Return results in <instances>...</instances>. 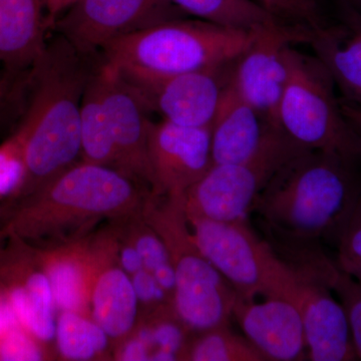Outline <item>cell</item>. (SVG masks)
<instances>
[{
    "label": "cell",
    "mask_w": 361,
    "mask_h": 361,
    "mask_svg": "<svg viewBox=\"0 0 361 361\" xmlns=\"http://www.w3.org/2000/svg\"><path fill=\"white\" fill-rule=\"evenodd\" d=\"M361 262V193L338 237L337 264Z\"/></svg>",
    "instance_id": "obj_29"
},
{
    "label": "cell",
    "mask_w": 361,
    "mask_h": 361,
    "mask_svg": "<svg viewBox=\"0 0 361 361\" xmlns=\"http://www.w3.org/2000/svg\"><path fill=\"white\" fill-rule=\"evenodd\" d=\"M270 13L283 21L316 28L322 26L314 0H257Z\"/></svg>",
    "instance_id": "obj_28"
},
{
    "label": "cell",
    "mask_w": 361,
    "mask_h": 361,
    "mask_svg": "<svg viewBox=\"0 0 361 361\" xmlns=\"http://www.w3.org/2000/svg\"><path fill=\"white\" fill-rule=\"evenodd\" d=\"M99 71L104 106L115 140L118 170L154 194L148 156L149 110L134 87L116 68L103 61Z\"/></svg>",
    "instance_id": "obj_14"
},
{
    "label": "cell",
    "mask_w": 361,
    "mask_h": 361,
    "mask_svg": "<svg viewBox=\"0 0 361 361\" xmlns=\"http://www.w3.org/2000/svg\"><path fill=\"white\" fill-rule=\"evenodd\" d=\"M188 221L202 253L238 296L255 300L257 296L271 295L283 260L258 238L247 221Z\"/></svg>",
    "instance_id": "obj_9"
},
{
    "label": "cell",
    "mask_w": 361,
    "mask_h": 361,
    "mask_svg": "<svg viewBox=\"0 0 361 361\" xmlns=\"http://www.w3.org/2000/svg\"><path fill=\"white\" fill-rule=\"evenodd\" d=\"M338 266L342 270L348 273L350 276L355 278L356 281L361 285V262L348 263V264Z\"/></svg>",
    "instance_id": "obj_39"
},
{
    "label": "cell",
    "mask_w": 361,
    "mask_h": 361,
    "mask_svg": "<svg viewBox=\"0 0 361 361\" xmlns=\"http://www.w3.org/2000/svg\"><path fill=\"white\" fill-rule=\"evenodd\" d=\"M183 16L169 0H78L52 28L89 58L130 33Z\"/></svg>",
    "instance_id": "obj_11"
},
{
    "label": "cell",
    "mask_w": 361,
    "mask_h": 361,
    "mask_svg": "<svg viewBox=\"0 0 361 361\" xmlns=\"http://www.w3.org/2000/svg\"><path fill=\"white\" fill-rule=\"evenodd\" d=\"M348 25L361 30V13H351L348 18Z\"/></svg>",
    "instance_id": "obj_40"
},
{
    "label": "cell",
    "mask_w": 361,
    "mask_h": 361,
    "mask_svg": "<svg viewBox=\"0 0 361 361\" xmlns=\"http://www.w3.org/2000/svg\"><path fill=\"white\" fill-rule=\"evenodd\" d=\"M25 178V165L20 149L11 157L0 172V196L11 194Z\"/></svg>",
    "instance_id": "obj_32"
},
{
    "label": "cell",
    "mask_w": 361,
    "mask_h": 361,
    "mask_svg": "<svg viewBox=\"0 0 361 361\" xmlns=\"http://www.w3.org/2000/svg\"><path fill=\"white\" fill-rule=\"evenodd\" d=\"M80 130L82 161L118 170L115 140L104 106L99 68L92 71L82 94Z\"/></svg>",
    "instance_id": "obj_21"
},
{
    "label": "cell",
    "mask_w": 361,
    "mask_h": 361,
    "mask_svg": "<svg viewBox=\"0 0 361 361\" xmlns=\"http://www.w3.org/2000/svg\"><path fill=\"white\" fill-rule=\"evenodd\" d=\"M297 261L295 264L283 260L270 296L283 297L295 306L305 331L307 360H357L345 311L322 270L310 258Z\"/></svg>",
    "instance_id": "obj_7"
},
{
    "label": "cell",
    "mask_w": 361,
    "mask_h": 361,
    "mask_svg": "<svg viewBox=\"0 0 361 361\" xmlns=\"http://www.w3.org/2000/svg\"><path fill=\"white\" fill-rule=\"evenodd\" d=\"M145 219L167 246L175 272L173 308L192 334L230 325L237 293L194 238L183 195L151 196Z\"/></svg>",
    "instance_id": "obj_5"
},
{
    "label": "cell",
    "mask_w": 361,
    "mask_h": 361,
    "mask_svg": "<svg viewBox=\"0 0 361 361\" xmlns=\"http://www.w3.org/2000/svg\"><path fill=\"white\" fill-rule=\"evenodd\" d=\"M116 357L123 361L151 360L146 344L133 334L121 341L120 348L116 351Z\"/></svg>",
    "instance_id": "obj_34"
},
{
    "label": "cell",
    "mask_w": 361,
    "mask_h": 361,
    "mask_svg": "<svg viewBox=\"0 0 361 361\" xmlns=\"http://www.w3.org/2000/svg\"><path fill=\"white\" fill-rule=\"evenodd\" d=\"M116 261L130 276L145 268L141 255L128 239L116 245Z\"/></svg>",
    "instance_id": "obj_33"
},
{
    "label": "cell",
    "mask_w": 361,
    "mask_h": 361,
    "mask_svg": "<svg viewBox=\"0 0 361 361\" xmlns=\"http://www.w3.org/2000/svg\"><path fill=\"white\" fill-rule=\"evenodd\" d=\"M152 195L116 169L78 161L42 185L32 220L56 248L80 241L99 221L142 215Z\"/></svg>",
    "instance_id": "obj_3"
},
{
    "label": "cell",
    "mask_w": 361,
    "mask_h": 361,
    "mask_svg": "<svg viewBox=\"0 0 361 361\" xmlns=\"http://www.w3.org/2000/svg\"><path fill=\"white\" fill-rule=\"evenodd\" d=\"M135 295L139 301L140 310L144 311L145 314L164 307L172 305L170 297L148 270L142 269L130 276Z\"/></svg>",
    "instance_id": "obj_30"
},
{
    "label": "cell",
    "mask_w": 361,
    "mask_h": 361,
    "mask_svg": "<svg viewBox=\"0 0 361 361\" xmlns=\"http://www.w3.org/2000/svg\"><path fill=\"white\" fill-rule=\"evenodd\" d=\"M42 357L39 344L20 329L0 339V360L37 361Z\"/></svg>",
    "instance_id": "obj_31"
},
{
    "label": "cell",
    "mask_w": 361,
    "mask_h": 361,
    "mask_svg": "<svg viewBox=\"0 0 361 361\" xmlns=\"http://www.w3.org/2000/svg\"><path fill=\"white\" fill-rule=\"evenodd\" d=\"M127 239L132 242L141 255L145 269L153 274L157 282L170 297L173 304L175 272L171 262L170 254L165 242L147 222L142 214L137 218V222L130 226Z\"/></svg>",
    "instance_id": "obj_26"
},
{
    "label": "cell",
    "mask_w": 361,
    "mask_h": 361,
    "mask_svg": "<svg viewBox=\"0 0 361 361\" xmlns=\"http://www.w3.org/2000/svg\"><path fill=\"white\" fill-rule=\"evenodd\" d=\"M256 30L177 18L115 40L104 49V63L123 75H168L221 68L246 51Z\"/></svg>",
    "instance_id": "obj_4"
},
{
    "label": "cell",
    "mask_w": 361,
    "mask_h": 361,
    "mask_svg": "<svg viewBox=\"0 0 361 361\" xmlns=\"http://www.w3.org/2000/svg\"><path fill=\"white\" fill-rule=\"evenodd\" d=\"M77 1L78 0H45L47 28L52 27L59 16Z\"/></svg>",
    "instance_id": "obj_36"
},
{
    "label": "cell",
    "mask_w": 361,
    "mask_h": 361,
    "mask_svg": "<svg viewBox=\"0 0 361 361\" xmlns=\"http://www.w3.org/2000/svg\"><path fill=\"white\" fill-rule=\"evenodd\" d=\"M198 20L240 30H255L281 20L253 0H169Z\"/></svg>",
    "instance_id": "obj_23"
},
{
    "label": "cell",
    "mask_w": 361,
    "mask_h": 361,
    "mask_svg": "<svg viewBox=\"0 0 361 361\" xmlns=\"http://www.w3.org/2000/svg\"><path fill=\"white\" fill-rule=\"evenodd\" d=\"M343 110L348 120L350 121L353 127L355 128L358 137H360V157H361V111L353 108V106L343 108Z\"/></svg>",
    "instance_id": "obj_38"
},
{
    "label": "cell",
    "mask_w": 361,
    "mask_h": 361,
    "mask_svg": "<svg viewBox=\"0 0 361 361\" xmlns=\"http://www.w3.org/2000/svg\"><path fill=\"white\" fill-rule=\"evenodd\" d=\"M312 30L274 21L258 28L250 45L233 63L230 85L277 129L278 106L290 73L292 44L310 42Z\"/></svg>",
    "instance_id": "obj_10"
},
{
    "label": "cell",
    "mask_w": 361,
    "mask_h": 361,
    "mask_svg": "<svg viewBox=\"0 0 361 361\" xmlns=\"http://www.w3.org/2000/svg\"><path fill=\"white\" fill-rule=\"evenodd\" d=\"M310 44L334 84L361 111V30L322 25L313 28Z\"/></svg>",
    "instance_id": "obj_20"
},
{
    "label": "cell",
    "mask_w": 361,
    "mask_h": 361,
    "mask_svg": "<svg viewBox=\"0 0 361 361\" xmlns=\"http://www.w3.org/2000/svg\"><path fill=\"white\" fill-rule=\"evenodd\" d=\"M353 159L301 149L281 166L259 194L253 211L280 238L311 245L339 235L361 193Z\"/></svg>",
    "instance_id": "obj_1"
},
{
    "label": "cell",
    "mask_w": 361,
    "mask_h": 361,
    "mask_svg": "<svg viewBox=\"0 0 361 361\" xmlns=\"http://www.w3.org/2000/svg\"><path fill=\"white\" fill-rule=\"evenodd\" d=\"M9 301L21 327L39 341L49 343L56 337V304L44 271L33 272L23 287H14Z\"/></svg>",
    "instance_id": "obj_22"
},
{
    "label": "cell",
    "mask_w": 361,
    "mask_h": 361,
    "mask_svg": "<svg viewBox=\"0 0 361 361\" xmlns=\"http://www.w3.org/2000/svg\"><path fill=\"white\" fill-rule=\"evenodd\" d=\"M47 28L45 0H0V63L33 68L47 47Z\"/></svg>",
    "instance_id": "obj_19"
},
{
    "label": "cell",
    "mask_w": 361,
    "mask_h": 361,
    "mask_svg": "<svg viewBox=\"0 0 361 361\" xmlns=\"http://www.w3.org/2000/svg\"><path fill=\"white\" fill-rule=\"evenodd\" d=\"M232 65L168 75L118 71L147 109L158 111L164 121L184 127L210 128L229 82Z\"/></svg>",
    "instance_id": "obj_12"
},
{
    "label": "cell",
    "mask_w": 361,
    "mask_h": 361,
    "mask_svg": "<svg viewBox=\"0 0 361 361\" xmlns=\"http://www.w3.org/2000/svg\"><path fill=\"white\" fill-rule=\"evenodd\" d=\"M263 302L237 294L233 318L266 361L307 360L305 331L295 306L281 296L264 297Z\"/></svg>",
    "instance_id": "obj_15"
},
{
    "label": "cell",
    "mask_w": 361,
    "mask_h": 361,
    "mask_svg": "<svg viewBox=\"0 0 361 361\" xmlns=\"http://www.w3.org/2000/svg\"><path fill=\"white\" fill-rule=\"evenodd\" d=\"M61 35L33 66L35 92L16 135L27 176L40 187L80 161V104L92 71Z\"/></svg>",
    "instance_id": "obj_2"
},
{
    "label": "cell",
    "mask_w": 361,
    "mask_h": 361,
    "mask_svg": "<svg viewBox=\"0 0 361 361\" xmlns=\"http://www.w3.org/2000/svg\"><path fill=\"white\" fill-rule=\"evenodd\" d=\"M21 149L20 142L18 141V137H14L13 140L7 142L4 147L0 148V172L11 159V157L16 154L18 149Z\"/></svg>",
    "instance_id": "obj_37"
},
{
    "label": "cell",
    "mask_w": 361,
    "mask_h": 361,
    "mask_svg": "<svg viewBox=\"0 0 361 361\" xmlns=\"http://www.w3.org/2000/svg\"><path fill=\"white\" fill-rule=\"evenodd\" d=\"M180 360L266 361L246 337L234 334L230 325L194 334Z\"/></svg>",
    "instance_id": "obj_25"
},
{
    "label": "cell",
    "mask_w": 361,
    "mask_h": 361,
    "mask_svg": "<svg viewBox=\"0 0 361 361\" xmlns=\"http://www.w3.org/2000/svg\"><path fill=\"white\" fill-rule=\"evenodd\" d=\"M329 266L325 280L345 311L356 358L361 360V285L337 263L331 262Z\"/></svg>",
    "instance_id": "obj_27"
},
{
    "label": "cell",
    "mask_w": 361,
    "mask_h": 361,
    "mask_svg": "<svg viewBox=\"0 0 361 361\" xmlns=\"http://www.w3.org/2000/svg\"><path fill=\"white\" fill-rule=\"evenodd\" d=\"M210 130L214 164L254 160L286 137L240 96L230 82L223 92Z\"/></svg>",
    "instance_id": "obj_16"
},
{
    "label": "cell",
    "mask_w": 361,
    "mask_h": 361,
    "mask_svg": "<svg viewBox=\"0 0 361 361\" xmlns=\"http://www.w3.org/2000/svg\"><path fill=\"white\" fill-rule=\"evenodd\" d=\"M20 325L9 299L0 296V339L14 330L20 329Z\"/></svg>",
    "instance_id": "obj_35"
},
{
    "label": "cell",
    "mask_w": 361,
    "mask_h": 361,
    "mask_svg": "<svg viewBox=\"0 0 361 361\" xmlns=\"http://www.w3.org/2000/svg\"><path fill=\"white\" fill-rule=\"evenodd\" d=\"M116 250L106 254L97 271L90 298V315L110 339L123 341L134 332L139 301L130 276L114 261Z\"/></svg>",
    "instance_id": "obj_18"
},
{
    "label": "cell",
    "mask_w": 361,
    "mask_h": 361,
    "mask_svg": "<svg viewBox=\"0 0 361 361\" xmlns=\"http://www.w3.org/2000/svg\"><path fill=\"white\" fill-rule=\"evenodd\" d=\"M334 87L319 59L292 49L290 73L278 106V129L299 148L355 160L360 157V137Z\"/></svg>",
    "instance_id": "obj_6"
},
{
    "label": "cell",
    "mask_w": 361,
    "mask_h": 361,
    "mask_svg": "<svg viewBox=\"0 0 361 361\" xmlns=\"http://www.w3.org/2000/svg\"><path fill=\"white\" fill-rule=\"evenodd\" d=\"M110 250V242L104 248L94 249L77 241L49 252L44 271L51 283L56 311L90 314L92 282Z\"/></svg>",
    "instance_id": "obj_17"
},
{
    "label": "cell",
    "mask_w": 361,
    "mask_h": 361,
    "mask_svg": "<svg viewBox=\"0 0 361 361\" xmlns=\"http://www.w3.org/2000/svg\"><path fill=\"white\" fill-rule=\"evenodd\" d=\"M350 1L361 2V0H350Z\"/></svg>",
    "instance_id": "obj_41"
},
{
    "label": "cell",
    "mask_w": 361,
    "mask_h": 361,
    "mask_svg": "<svg viewBox=\"0 0 361 361\" xmlns=\"http://www.w3.org/2000/svg\"><path fill=\"white\" fill-rule=\"evenodd\" d=\"M56 348L68 360L87 361L103 356L110 337L92 318L75 311H63L56 318Z\"/></svg>",
    "instance_id": "obj_24"
},
{
    "label": "cell",
    "mask_w": 361,
    "mask_h": 361,
    "mask_svg": "<svg viewBox=\"0 0 361 361\" xmlns=\"http://www.w3.org/2000/svg\"><path fill=\"white\" fill-rule=\"evenodd\" d=\"M301 149H304L285 137L254 160L213 164L210 170L183 194L187 218L220 222L246 221L270 178Z\"/></svg>",
    "instance_id": "obj_8"
},
{
    "label": "cell",
    "mask_w": 361,
    "mask_h": 361,
    "mask_svg": "<svg viewBox=\"0 0 361 361\" xmlns=\"http://www.w3.org/2000/svg\"><path fill=\"white\" fill-rule=\"evenodd\" d=\"M148 156L154 195H183L213 166L210 128L151 122Z\"/></svg>",
    "instance_id": "obj_13"
}]
</instances>
